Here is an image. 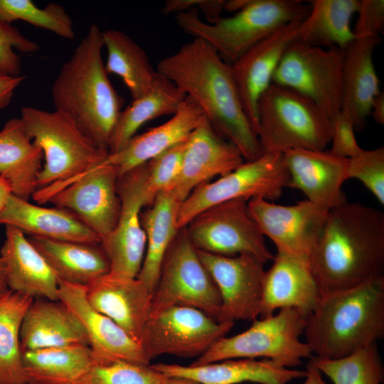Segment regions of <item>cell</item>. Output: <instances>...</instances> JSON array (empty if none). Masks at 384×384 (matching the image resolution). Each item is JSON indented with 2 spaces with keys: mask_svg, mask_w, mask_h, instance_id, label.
<instances>
[{
  "mask_svg": "<svg viewBox=\"0 0 384 384\" xmlns=\"http://www.w3.org/2000/svg\"><path fill=\"white\" fill-rule=\"evenodd\" d=\"M164 384H200L193 380L178 378V377H167Z\"/></svg>",
  "mask_w": 384,
  "mask_h": 384,
  "instance_id": "f5cc1de1",
  "label": "cell"
},
{
  "mask_svg": "<svg viewBox=\"0 0 384 384\" xmlns=\"http://www.w3.org/2000/svg\"><path fill=\"white\" fill-rule=\"evenodd\" d=\"M31 243L65 282L87 286L110 273L109 260L101 244L61 241L28 236Z\"/></svg>",
  "mask_w": 384,
  "mask_h": 384,
  "instance_id": "4dcf8cb0",
  "label": "cell"
},
{
  "mask_svg": "<svg viewBox=\"0 0 384 384\" xmlns=\"http://www.w3.org/2000/svg\"><path fill=\"white\" fill-rule=\"evenodd\" d=\"M14 49L30 54L38 50L39 46L21 34L11 23L0 20V72L19 76L22 63Z\"/></svg>",
  "mask_w": 384,
  "mask_h": 384,
  "instance_id": "7bdbcfd3",
  "label": "cell"
},
{
  "mask_svg": "<svg viewBox=\"0 0 384 384\" xmlns=\"http://www.w3.org/2000/svg\"><path fill=\"white\" fill-rule=\"evenodd\" d=\"M0 20L9 23L23 21L66 39L75 37L72 19L56 3L40 8L31 0H0Z\"/></svg>",
  "mask_w": 384,
  "mask_h": 384,
  "instance_id": "f35d334b",
  "label": "cell"
},
{
  "mask_svg": "<svg viewBox=\"0 0 384 384\" xmlns=\"http://www.w3.org/2000/svg\"><path fill=\"white\" fill-rule=\"evenodd\" d=\"M147 162L119 176L117 191L121 209L116 227L101 246L110 265L111 275L134 279L141 269L146 238L141 223L144 204Z\"/></svg>",
  "mask_w": 384,
  "mask_h": 384,
  "instance_id": "5bb4252c",
  "label": "cell"
},
{
  "mask_svg": "<svg viewBox=\"0 0 384 384\" xmlns=\"http://www.w3.org/2000/svg\"><path fill=\"white\" fill-rule=\"evenodd\" d=\"M205 117L202 108L186 96L179 110L167 122L135 134L121 150L108 154L102 163L116 166L120 176L187 140Z\"/></svg>",
  "mask_w": 384,
  "mask_h": 384,
  "instance_id": "d4e9b609",
  "label": "cell"
},
{
  "mask_svg": "<svg viewBox=\"0 0 384 384\" xmlns=\"http://www.w3.org/2000/svg\"><path fill=\"white\" fill-rule=\"evenodd\" d=\"M26 384H77L94 364L88 346L21 351Z\"/></svg>",
  "mask_w": 384,
  "mask_h": 384,
  "instance_id": "836d02e7",
  "label": "cell"
},
{
  "mask_svg": "<svg viewBox=\"0 0 384 384\" xmlns=\"http://www.w3.org/2000/svg\"><path fill=\"white\" fill-rule=\"evenodd\" d=\"M20 118L43 154L38 189L32 196L39 204L46 203L60 187L98 166L109 154L61 112L26 106L21 109Z\"/></svg>",
  "mask_w": 384,
  "mask_h": 384,
  "instance_id": "5b68a950",
  "label": "cell"
},
{
  "mask_svg": "<svg viewBox=\"0 0 384 384\" xmlns=\"http://www.w3.org/2000/svg\"><path fill=\"white\" fill-rule=\"evenodd\" d=\"M331 149L329 151L337 156L351 159L363 150L354 134V124L351 118L340 110L330 117Z\"/></svg>",
  "mask_w": 384,
  "mask_h": 384,
  "instance_id": "ee69618b",
  "label": "cell"
},
{
  "mask_svg": "<svg viewBox=\"0 0 384 384\" xmlns=\"http://www.w3.org/2000/svg\"><path fill=\"white\" fill-rule=\"evenodd\" d=\"M215 283L221 299L217 321L255 320L260 316L265 277L264 262L240 254L228 257L197 250Z\"/></svg>",
  "mask_w": 384,
  "mask_h": 384,
  "instance_id": "9a60e30c",
  "label": "cell"
},
{
  "mask_svg": "<svg viewBox=\"0 0 384 384\" xmlns=\"http://www.w3.org/2000/svg\"><path fill=\"white\" fill-rule=\"evenodd\" d=\"M257 119L263 152L323 151L331 142L330 118L309 98L285 86L272 82L261 95Z\"/></svg>",
  "mask_w": 384,
  "mask_h": 384,
  "instance_id": "52a82bcc",
  "label": "cell"
},
{
  "mask_svg": "<svg viewBox=\"0 0 384 384\" xmlns=\"http://www.w3.org/2000/svg\"><path fill=\"white\" fill-rule=\"evenodd\" d=\"M119 176L116 166L101 163L60 187L47 202L71 211L102 242L112 233L119 219Z\"/></svg>",
  "mask_w": 384,
  "mask_h": 384,
  "instance_id": "2e32d148",
  "label": "cell"
},
{
  "mask_svg": "<svg viewBox=\"0 0 384 384\" xmlns=\"http://www.w3.org/2000/svg\"><path fill=\"white\" fill-rule=\"evenodd\" d=\"M181 202L167 190L159 192L151 207L141 215L146 244V253L137 277L152 294L156 285L165 254L181 230L177 216Z\"/></svg>",
  "mask_w": 384,
  "mask_h": 384,
  "instance_id": "1f68e13d",
  "label": "cell"
},
{
  "mask_svg": "<svg viewBox=\"0 0 384 384\" xmlns=\"http://www.w3.org/2000/svg\"><path fill=\"white\" fill-rule=\"evenodd\" d=\"M243 162L236 146L219 135L206 117L188 138L180 172L165 190L182 203L198 186Z\"/></svg>",
  "mask_w": 384,
  "mask_h": 384,
  "instance_id": "d6986e66",
  "label": "cell"
},
{
  "mask_svg": "<svg viewBox=\"0 0 384 384\" xmlns=\"http://www.w3.org/2000/svg\"><path fill=\"white\" fill-rule=\"evenodd\" d=\"M85 287L90 305L112 319L142 347L151 298L144 284L137 277L128 279L107 274Z\"/></svg>",
  "mask_w": 384,
  "mask_h": 384,
  "instance_id": "7402d4cb",
  "label": "cell"
},
{
  "mask_svg": "<svg viewBox=\"0 0 384 384\" xmlns=\"http://www.w3.org/2000/svg\"><path fill=\"white\" fill-rule=\"evenodd\" d=\"M166 378L151 365L118 361L93 364L77 384H164Z\"/></svg>",
  "mask_w": 384,
  "mask_h": 384,
  "instance_id": "ab89813d",
  "label": "cell"
},
{
  "mask_svg": "<svg viewBox=\"0 0 384 384\" xmlns=\"http://www.w3.org/2000/svg\"><path fill=\"white\" fill-rule=\"evenodd\" d=\"M26 76H13L0 72V110L7 107L15 90L25 80Z\"/></svg>",
  "mask_w": 384,
  "mask_h": 384,
  "instance_id": "bcb514c9",
  "label": "cell"
},
{
  "mask_svg": "<svg viewBox=\"0 0 384 384\" xmlns=\"http://www.w3.org/2000/svg\"><path fill=\"white\" fill-rule=\"evenodd\" d=\"M5 237L0 255L10 290L33 299L59 301L56 274L26 235L6 225Z\"/></svg>",
  "mask_w": 384,
  "mask_h": 384,
  "instance_id": "cb8c5ba5",
  "label": "cell"
},
{
  "mask_svg": "<svg viewBox=\"0 0 384 384\" xmlns=\"http://www.w3.org/2000/svg\"><path fill=\"white\" fill-rule=\"evenodd\" d=\"M233 325L193 307L174 306L150 315L142 346L150 361L163 354L199 357Z\"/></svg>",
  "mask_w": 384,
  "mask_h": 384,
  "instance_id": "4fadbf2b",
  "label": "cell"
},
{
  "mask_svg": "<svg viewBox=\"0 0 384 384\" xmlns=\"http://www.w3.org/2000/svg\"><path fill=\"white\" fill-rule=\"evenodd\" d=\"M33 298L11 292L0 301V384H26L20 329Z\"/></svg>",
  "mask_w": 384,
  "mask_h": 384,
  "instance_id": "8d00e7d4",
  "label": "cell"
},
{
  "mask_svg": "<svg viewBox=\"0 0 384 384\" xmlns=\"http://www.w3.org/2000/svg\"><path fill=\"white\" fill-rule=\"evenodd\" d=\"M305 380L303 384H326L322 373L309 361L306 366Z\"/></svg>",
  "mask_w": 384,
  "mask_h": 384,
  "instance_id": "681fc988",
  "label": "cell"
},
{
  "mask_svg": "<svg viewBox=\"0 0 384 384\" xmlns=\"http://www.w3.org/2000/svg\"><path fill=\"white\" fill-rule=\"evenodd\" d=\"M250 213L277 252L309 258L324 227L329 209L308 200L282 206L262 197L247 201Z\"/></svg>",
  "mask_w": 384,
  "mask_h": 384,
  "instance_id": "e0dca14e",
  "label": "cell"
},
{
  "mask_svg": "<svg viewBox=\"0 0 384 384\" xmlns=\"http://www.w3.org/2000/svg\"><path fill=\"white\" fill-rule=\"evenodd\" d=\"M311 11L302 21L298 41L324 48L343 50L356 37L351 26L360 0L309 1Z\"/></svg>",
  "mask_w": 384,
  "mask_h": 384,
  "instance_id": "e575fe53",
  "label": "cell"
},
{
  "mask_svg": "<svg viewBox=\"0 0 384 384\" xmlns=\"http://www.w3.org/2000/svg\"><path fill=\"white\" fill-rule=\"evenodd\" d=\"M187 140L178 143L147 162L144 204L150 206L156 196L166 189L178 175Z\"/></svg>",
  "mask_w": 384,
  "mask_h": 384,
  "instance_id": "60d3db41",
  "label": "cell"
},
{
  "mask_svg": "<svg viewBox=\"0 0 384 384\" xmlns=\"http://www.w3.org/2000/svg\"><path fill=\"white\" fill-rule=\"evenodd\" d=\"M348 178H356L384 204V147L365 150L349 159Z\"/></svg>",
  "mask_w": 384,
  "mask_h": 384,
  "instance_id": "b9f144b4",
  "label": "cell"
},
{
  "mask_svg": "<svg viewBox=\"0 0 384 384\" xmlns=\"http://www.w3.org/2000/svg\"><path fill=\"white\" fill-rule=\"evenodd\" d=\"M310 11V4L299 0H248L232 16L220 17L213 23L203 21L198 9L176 14L175 18L186 33L208 43L231 65L280 27L304 21Z\"/></svg>",
  "mask_w": 384,
  "mask_h": 384,
  "instance_id": "8992f818",
  "label": "cell"
},
{
  "mask_svg": "<svg viewBox=\"0 0 384 384\" xmlns=\"http://www.w3.org/2000/svg\"><path fill=\"white\" fill-rule=\"evenodd\" d=\"M353 28L356 38L379 36L384 28V1L360 0Z\"/></svg>",
  "mask_w": 384,
  "mask_h": 384,
  "instance_id": "f6af8a7d",
  "label": "cell"
},
{
  "mask_svg": "<svg viewBox=\"0 0 384 384\" xmlns=\"http://www.w3.org/2000/svg\"><path fill=\"white\" fill-rule=\"evenodd\" d=\"M380 36L356 38L343 49L341 110L352 120L355 129H363L371 104L381 92L373 55Z\"/></svg>",
  "mask_w": 384,
  "mask_h": 384,
  "instance_id": "484cf974",
  "label": "cell"
},
{
  "mask_svg": "<svg viewBox=\"0 0 384 384\" xmlns=\"http://www.w3.org/2000/svg\"><path fill=\"white\" fill-rule=\"evenodd\" d=\"M306 318L291 308L281 309L271 316L256 319L245 331L216 341L191 366H201L228 359L263 358L286 368L297 367L311 358L309 346L302 341Z\"/></svg>",
  "mask_w": 384,
  "mask_h": 384,
  "instance_id": "ba28073f",
  "label": "cell"
},
{
  "mask_svg": "<svg viewBox=\"0 0 384 384\" xmlns=\"http://www.w3.org/2000/svg\"><path fill=\"white\" fill-rule=\"evenodd\" d=\"M225 3V0H202L198 9L203 13L208 23H213L220 18Z\"/></svg>",
  "mask_w": 384,
  "mask_h": 384,
  "instance_id": "7dc6e473",
  "label": "cell"
},
{
  "mask_svg": "<svg viewBox=\"0 0 384 384\" xmlns=\"http://www.w3.org/2000/svg\"><path fill=\"white\" fill-rule=\"evenodd\" d=\"M156 71L202 108L215 131L235 144L244 160L254 161L262 155L244 112L231 65L208 43L193 38L161 60Z\"/></svg>",
  "mask_w": 384,
  "mask_h": 384,
  "instance_id": "6da1fadb",
  "label": "cell"
},
{
  "mask_svg": "<svg viewBox=\"0 0 384 384\" xmlns=\"http://www.w3.org/2000/svg\"><path fill=\"white\" fill-rule=\"evenodd\" d=\"M185 306L198 309L217 321L221 299L213 278L181 228L164 257L151 294V314Z\"/></svg>",
  "mask_w": 384,
  "mask_h": 384,
  "instance_id": "9c48e42d",
  "label": "cell"
},
{
  "mask_svg": "<svg viewBox=\"0 0 384 384\" xmlns=\"http://www.w3.org/2000/svg\"><path fill=\"white\" fill-rule=\"evenodd\" d=\"M309 262L321 296L383 275V212L348 202L330 209Z\"/></svg>",
  "mask_w": 384,
  "mask_h": 384,
  "instance_id": "7a4b0ae2",
  "label": "cell"
},
{
  "mask_svg": "<svg viewBox=\"0 0 384 384\" xmlns=\"http://www.w3.org/2000/svg\"><path fill=\"white\" fill-rule=\"evenodd\" d=\"M151 366L167 377L193 380L200 384H288L304 378L305 370L279 366L270 359H228L201 366L156 363Z\"/></svg>",
  "mask_w": 384,
  "mask_h": 384,
  "instance_id": "4316f807",
  "label": "cell"
},
{
  "mask_svg": "<svg viewBox=\"0 0 384 384\" xmlns=\"http://www.w3.org/2000/svg\"><path fill=\"white\" fill-rule=\"evenodd\" d=\"M0 225H13L28 236L101 244L100 238L71 211L41 207L14 194L0 212Z\"/></svg>",
  "mask_w": 384,
  "mask_h": 384,
  "instance_id": "83f0119b",
  "label": "cell"
},
{
  "mask_svg": "<svg viewBox=\"0 0 384 384\" xmlns=\"http://www.w3.org/2000/svg\"><path fill=\"white\" fill-rule=\"evenodd\" d=\"M186 98V95L174 82L157 73L151 90L122 110L112 134L109 154L121 150L146 122L163 115H174Z\"/></svg>",
  "mask_w": 384,
  "mask_h": 384,
  "instance_id": "d6a6232c",
  "label": "cell"
},
{
  "mask_svg": "<svg viewBox=\"0 0 384 384\" xmlns=\"http://www.w3.org/2000/svg\"><path fill=\"white\" fill-rule=\"evenodd\" d=\"M58 299L82 324L92 351L94 364L124 361L149 365L143 348L122 329L95 309L86 297V287L58 279Z\"/></svg>",
  "mask_w": 384,
  "mask_h": 384,
  "instance_id": "ac0fdd59",
  "label": "cell"
},
{
  "mask_svg": "<svg viewBox=\"0 0 384 384\" xmlns=\"http://www.w3.org/2000/svg\"><path fill=\"white\" fill-rule=\"evenodd\" d=\"M107 51L105 68L108 75L119 76L133 100L146 94L157 75L145 51L125 33L109 29L102 31Z\"/></svg>",
  "mask_w": 384,
  "mask_h": 384,
  "instance_id": "d590c367",
  "label": "cell"
},
{
  "mask_svg": "<svg viewBox=\"0 0 384 384\" xmlns=\"http://www.w3.org/2000/svg\"><path fill=\"white\" fill-rule=\"evenodd\" d=\"M102 31L90 26L51 87L55 110L66 114L102 149L110 143L124 99L109 79L102 58Z\"/></svg>",
  "mask_w": 384,
  "mask_h": 384,
  "instance_id": "3957f363",
  "label": "cell"
},
{
  "mask_svg": "<svg viewBox=\"0 0 384 384\" xmlns=\"http://www.w3.org/2000/svg\"><path fill=\"white\" fill-rule=\"evenodd\" d=\"M11 292L7 284L4 265L0 255V301Z\"/></svg>",
  "mask_w": 384,
  "mask_h": 384,
  "instance_id": "816d5d0a",
  "label": "cell"
},
{
  "mask_svg": "<svg viewBox=\"0 0 384 384\" xmlns=\"http://www.w3.org/2000/svg\"><path fill=\"white\" fill-rule=\"evenodd\" d=\"M305 342L314 356L337 359L384 336V275L322 295L306 317Z\"/></svg>",
  "mask_w": 384,
  "mask_h": 384,
  "instance_id": "277c9868",
  "label": "cell"
},
{
  "mask_svg": "<svg viewBox=\"0 0 384 384\" xmlns=\"http://www.w3.org/2000/svg\"><path fill=\"white\" fill-rule=\"evenodd\" d=\"M370 115L375 123L384 124V93L380 92L373 100Z\"/></svg>",
  "mask_w": 384,
  "mask_h": 384,
  "instance_id": "c3c4849f",
  "label": "cell"
},
{
  "mask_svg": "<svg viewBox=\"0 0 384 384\" xmlns=\"http://www.w3.org/2000/svg\"><path fill=\"white\" fill-rule=\"evenodd\" d=\"M309 362L333 384H381L384 368L375 343L337 359L314 356Z\"/></svg>",
  "mask_w": 384,
  "mask_h": 384,
  "instance_id": "74e56055",
  "label": "cell"
},
{
  "mask_svg": "<svg viewBox=\"0 0 384 384\" xmlns=\"http://www.w3.org/2000/svg\"><path fill=\"white\" fill-rule=\"evenodd\" d=\"M21 351L88 346L86 332L76 316L60 301L33 299L20 329Z\"/></svg>",
  "mask_w": 384,
  "mask_h": 384,
  "instance_id": "f1b7e54d",
  "label": "cell"
},
{
  "mask_svg": "<svg viewBox=\"0 0 384 384\" xmlns=\"http://www.w3.org/2000/svg\"><path fill=\"white\" fill-rule=\"evenodd\" d=\"M43 154L29 137L21 118L8 120L0 130V176L12 194L25 201L38 189Z\"/></svg>",
  "mask_w": 384,
  "mask_h": 384,
  "instance_id": "f546056e",
  "label": "cell"
},
{
  "mask_svg": "<svg viewBox=\"0 0 384 384\" xmlns=\"http://www.w3.org/2000/svg\"><path fill=\"white\" fill-rule=\"evenodd\" d=\"M302 21H295L280 27L231 64L244 112L255 133L258 100L272 84L286 50L298 40Z\"/></svg>",
  "mask_w": 384,
  "mask_h": 384,
  "instance_id": "ffe728a7",
  "label": "cell"
},
{
  "mask_svg": "<svg viewBox=\"0 0 384 384\" xmlns=\"http://www.w3.org/2000/svg\"><path fill=\"white\" fill-rule=\"evenodd\" d=\"M266 271L260 316L291 308L307 317L321 295L313 276L309 258L277 252Z\"/></svg>",
  "mask_w": 384,
  "mask_h": 384,
  "instance_id": "603a6c76",
  "label": "cell"
},
{
  "mask_svg": "<svg viewBox=\"0 0 384 384\" xmlns=\"http://www.w3.org/2000/svg\"><path fill=\"white\" fill-rule=\"evenodd\" d=\"M343 50L296 41L284 53L272 82L312 100L329 118L341 110Z\"/></svg>",
  "mask_w": 384,
  "mask_h": 384,
  "instance_id": "7c38bea8",
  "label": "cell"
},
{
  "mask_svg": "<svg viewBox=\"0 0 384 384\" xmlns=\"http://www.w3.org/2000/svg\"><path fill=\"white\" fill-rule=\"evenodd\" d=\"M11 194L12 191L9 183L0 176V212Z\"/></svg>",
  "mask_w": 384,
  "mask_h": 384,
  "instance_id": "f907efd6",
  "label": "cell"
},
{
  "mask_svg": "<svg viewBox=\"0 0 384 384\" xmlns=\"http://www.w3.org/2000/svg\"><path fill=\"white\" fill-rule=\"evenodd\" d=\"M289 181L283 153L264 152L258 159L243 162L219 179L198 186L180 205L178 228H183L202 210L225 201H249L255 197L276 200L288 187Z\"/></svg>",
  "mask_w": 384,
  "mask_h": 384,
  "instance_id": "30bf717a",
  "label": "cell"
},
{
  "mask_svg": "<svg viewBox=\"0 0 384 384\" xmlns=\"http://www.w3.org/2000/svg\"><path fill=\"white\" fill-rule=\"evenodd\" d=\"M183 228L197 250L228 257L247 254L264 263L274 257L250 213L247 201L244 199L210 206Z\"/></svg>",
  "mask_w": 384,
  "mask_h": 384,
  "instance_id": "8fae6325",
  "label": "cell"
},
{
  "mask_svg": "<svg viewBox=\"0 0 384 384\" xmlns=\"http://www.w3.org/2000/svg\"><path fill=\"white\" fill-rule=\"evenodd\" d=\"M289 175L288 187L300 190L306 200L329 210L347 202L342 185L349 159L329 151L293 149L283 153Z\"/></svg>",
  "mask_w": 384,
  "mask_h": 384,
  "instance_id": "44dd1931",
  "label": "cell"
}]
</instances>
